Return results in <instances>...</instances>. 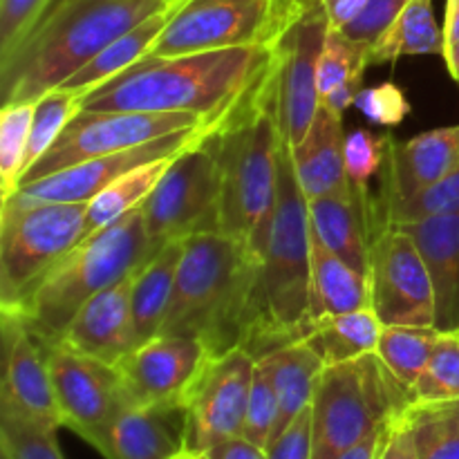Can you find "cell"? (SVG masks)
I'll use <instances>...</instances> for the list:
<instances>
[{
  "instance_id": "83f0119b",
  "label": "cell",
  "mask_w": 459,
  "mask_h": 459,
  "mask_svg": "<svg viewBox=\"0 0 459 459\" xmlns=\"http://www.w3.org/2000/svg\"><path fill=\"white\" fill-rule=\"evenodd\" d=\"M384 327L375 309L363 307L316 318L303 341L318 354L323 366H334L377 352Z\"/></svg>"
},
{
  "instance_id": "2e32d148",
  "label": "cell",
  "mask_w": 459,
  "mask_h": 459,
  "mask_svg": "<svg viewBox=\"0 0 459 459\" xmlns=\"http://www.w3.org/2000/svg\"><path fill=\"white\" fill-rule=\"evenodd\" d=\"M330 22L321 0L300 9L296 21L278 43V115L282 137L290 146L300 143L316 117L318 58L325 45Z\"/></svg>"
},
{
  "instance_id": "f35d334b",
  "label": "cell",
  "mask_w": 459,
  "mask_h": 459,
  "mask_svg": "<svg viewBox=\"0 0 459 459\" xmlns=\"http://www.w3.org/2000/svg\"><path fill=\"white\" fill-rule=\"evenodd\" d=\"M415 402L459 399V330L439 332L433 354L412 388Z\"/></svg>"
},
{
  "instance_id": "52a82bcc",
  "label": "cell",
  "mask_w": 459,
  "mask_h": 459,
  "mask_svg": "<svg viewBox=\"0 0 459 459\" xmlns=\"http://www.w3.org/2000/svg\"><path fill=\"white\" fill-rule=\"evenodd\" d=\"M90 233L85 202L16 191L0 206V312H16L43 278Z\"/></svg>"
},
{
  "instance_id": "277c9868",
  "label": "cell",
  "mask_w": 459,
  "mask_h": 459,
  "mask_svg": "<svg viewBox=\"0 0 459 459\" xmlns=\"http://www.w3.org/2000/svg\"><path fill=\"white\" fill-rule=\"evenodd\" d=\"M209 139L220 175V233L242 242L260 263L276 204L282 143L276 74Z\"/></svg>"
},
{
  "instance_id": "603a6c76",
  "label": "cell",
  "mask_w": 459,
  "mask_h": 459,
  "mask_svg": "<svg viewBox=\"0 0 459 459\" xmlns=\"http://www.w3.org/2000/svg\"><path fill=\"white\" fill-rule=\"evenodd\" d=\"M184 412L126 406L94 446L106 459H173L184 451Z\"/></svg>"
},
{
  "instance_id": "816d5d0a",
  "label": "cell",
  "mask_w": 459,
  "mask_h": 459,
  "mask_svg": "<svg viewBox=\"0 0 459 459\" xmlns=\"http://www.w3.org/2000/svg\"><path fill=\"white\" fill-rule=\"evenodd\" d=\"M444 61H446V67L448 72H451L453 79L459 83V36L455 40H451V43L444 45Z\"/></svg>"
},
{
  "instance_id": "5bb4252c",
  "label": "cell",
  "mask_w": 459,
  "mask_h": 459,
  "mask_svg": "<svg viewBox=\"0 0 459 459\" xmlns=\"http://www.w3.org/2000/svg\"><path fill=\"white\" fill-rule=\"evenodd\" d=\"M45 352L63 429H70L94 448L115 417L128 406L117 368L63 343L45 345Z\"/></svg>"
},
{
  "instance_id": "cb8c5ba5",
  "label": "cell",
  "mask_w": 459,
  "mask_h": 459,
  "mask_svg": "<svg viewBox=\"0 0 459 459\" xmlns=\"http://www.w3.org/2000/svg\"><path fill=\"white\" fill-rule=\"evenodd\" d=\"M345 137L343 115L318 106L316 117L300 143L291 148L296 179L307 200L327 195L332 191L348 186L345 173Z\"/></svg>"
},
{
  "instance_id": "ac0fdd59",
  "label": "cell",
  "mask_w": 459,
  "mask_h": 459,
  "mask_svg": "<svg viewBox=\"0 0 459 459\" xmlns=\"http://www.w3.org/2000/svg\"><path fill=\"white\" fill-rule=\"evenodd\" d=\"M0 330L4 354L0 406L13 408L49 429H63V415L54 394L45 345L13 314L0 316Z\"/></svg>"
},
{
  "instance_id": "7c38bea8",
  "label": "cell",
  "mask_w": 459,
  "mask_h": 459,
  "mask_svg": "<svg viewBox=\"0 0 459 459\" xmlns=\"http://www.w3.org/2000/svg\"><path fill=\"white\" fill-rule=\"evenodd\" d=\"M213 354L193 336H155L117 363L128 406L184 412Z\"/></svg>"
},
{
  "instance_id": "e0dca14e",
  "label": "cell",
  "mask_w": 459,
  "mask_h": 459,
  "mask_svg": "<svg viewBox=\"0 0 459 459\" xmlns=\"http://www.w3.org/2000/svg\"><path fill=\"white\" fill-rule=\"evenodd\" d=\"M215 128L218 126H200V128L182 130V133L152 139V142L128 148V151L94 157V160L81 161V164L70 166V169L58 170L49 178L25 184L18 191L27 193L31 197H40V200L85 202V204H90L99 193L106 191L110 184H115L117 179L124 178L133 169L146 164V161L160 160V157L179 155V152L188 151L195 143H200L202 139L209 137Z\"/></svg>"
},
{
  "instance_id": "d590c367",
  "label": "cell",
  "mask_w": 459,
  "mask_h": 459,
  "mask_svg": "<svg viewBox=\"0 0 459 459\" xmlns=\"http://www.w3.org/2000/svg\"><path fill=\"white\" fill-rule=\"evenodd\" d=\"M36 101L9 103L0 110V197L18 191L30 143Z\"/></svg>"
},
{
  "instance_id": "bcb514c9",
  "label": "cell",
  "mask_w": 459,
  "mask_h": 459,
  "mask_svg": "<svg viewBox=\"0 0 459 459\" xmlns=\"http://www.w3.org/2000/svg\"><path fill=\"white\" fill-rule=\"evenodd\" d=\"M377 459H420L417 457L415 442H412V435L408 430L403 417H394L388 426V433H385V442L381 446V453Z\"/></svg>"
},
{
  "instance_id": "30bf717a",
  "label": "cell",
  "mask_w": 459,
  "mask_h": 459,
  "mask_svg": "<svg viewBox=\"0 0 459 459\" xmlns=\"http://www.w3.org/2000/svg\"><path fill=\"white\" fill-rule=\"evenodd\" d=\"M200 126H220L193 112H146V110H79L72 117L49 151L22 175L21 186L49 178L81 161L112 155L142 146L152 139ZM18 186V188H21Z\"/></svg>"
},
{
  "instance_id": "f1b7e54d",
  "label": "cell",
  "mask_w": 459,
  "mask_h": 459,
  "mask_svg": "<svg viewBox=\"0 0 459 459\" xmlns=\"http://www.w3.org/2000/svg\"><path fill=\"white\" fill-rule=\"evenodd\" d=\"M264 359L272 366L278 394V421L273 429V437H276L312 403L316 379L325 366L305 341L273 350L264 354Z\"/></svg>"
},
{
  "instance_id": "8d00e7d4",
  "label": "cell",
  "mask_w": 459,
  "mask_h": 459,
  "mask_svg": "<svg viewBox=\"0 0 459 459\" xmlns=\"http://www.w3.org/2000/svg\"><path fill=\"white\" fill-rule=\"evenodd\" d=\"M81 101H83V94L67 88L49 90V92H45L43 97L36 101L22 175H25L27 170L49 151V146H52L54 142H56L58 134H61L63 130H65V126L72 121V117L81 110Z\"/></svg>"
},
{
  "instance_id": "74e56055",
  "label": "cell",
  "mask_w": 459,
  "mask_h": 459,
  "mask_svg": "<svg viewBox=\"0 0 459 459\" xmlns=\"http://www.w3.org/2000/svg\"><path fill=\"white\" fill-rule=\"evenodd\" d=\"M0 459H65L56 429L39 424L18 411L0 406Z\"/></svg>"
},
{
  "instance_id": "d6986e66",
  "label": "cell",
  "mask_w": 459,
  "mask_h": 459,
  "mask_svg": "<svg viewBox=\"0 0 459 459\" xmlns=\"http://www.w3.org/2000/svg\"><path fill=\"white\" fill-rule=\"evenodd\" d=\"M58 343L108 366H117L126 354L139 348L133 318V276L90 299Z\"/></svg>"
},
{
  "instance_id": "f6af8a7d",
  "label": "cell",
  "mask_w": 459,
  "mask_h": 459,
  "mask_svg": "<svg viewBox=\"0 0 459 459\" xmlns=\"http://www.w3.org/2000/svg\"><path fill=\"white\" fill-rule=\"evenodd\" d=\"M267 459H314L312 403L264 446Z\"/></svg>"
},
{
  "instance_id": "ab89813d",
  "label": "cell",
  "mask_w": 459,
  "mask_h": 459,
  "mask_svg": "<svg viewBox=\"0 0 459 459\" xmlns=\"http://www.w3.org/2000/svg\"><path fill=\"white\" fill-rule=\"evenodd\" d=\"M278 421V394L273 385L272 366L264 357L255 359L254 379H251L249 402H247L245 417V435L251 442L267 446L269 439L273 437V429Z\"/></svg>"
},
{
  "instance_id": "836d02e7",
  "label": "cell",
  "mask_w": 459,
  "mask_h": 459,
  "mask_svg": "<svg viewBox=\"0 0 459 459\" xmlns=\"http://www.w3.org/2000/svg\"><path fill=\"white\" fill-rule=\"evenodd\" d=\"M439 330L433 325H385L377 354L390 372L412 393L426 370Z\"/></svg>"
},
{
  "instance_id": "c3c4849f",
  "label": "cell",
  "mask_w": 459,
  "mask_h": 459,
  "mask_svg": "<svg viewBox=\"0 0 459 459\" xmlns=\"http://www.w3.org/2000/svg\"><path fill=\"white\" fill-rule=\"evenodd\" d=\"M366 3L368 0H321L330 30H343L352 18H357Z\"/></svg>"
},
{
  "instance_id": "8992f818",
  "label": "cell",
  "mask_w": 459,
  "mask_h": 459,
  "mask_svg": "<svg viewBox=\"0 0 459 459\" xmlns=\"http://www.w3.org/2000/svg\"><path fill=\"white\" fill-rule=\"evenodd\" d=\"M157 251L160 247L152 245L143 227L142 209L130 211L106 229L88 233L12 314L40 343H58L90 299L134 276Z\"/></svg>"
},
{
  "instance_id": "4fadbf2b",
  "label": "cell",
  "mask_w": 459,
  "mask_h": 459,
  "mask_svg": "<svg viewBox=\"0 0 459 459\" xmlns=\"http://www.w3.org/2000/svg\"><path fill=\"white\" fill-rule=\"evenodd\" d=\"M370 307L384 325H433L435 291L420 247L408 231L385 227L370 245Z\"/></svg>"
},
{
  "instance_id": "5b68a950",
  "label": "cell",
  "mask_w": 459,
  "mask_h": 459,
  "mask_svg": "<svg viewBox=\"0 0 459 459\" xmlns=\"http://www.w3.org/2000/svg\"><path fill=\"white\" fill-rule=\"evenodd\" d=\"M312 227L307 197L296 179L291 148L282 137L278 152V186L267 247L258 263L254 330L247 352L255 359L303 341L312 325Z\"/></svg>"
},
{
  "instance_id": "8fae6325",
  "label": "cell",
  "mask_w": 459,
  "mask_h": 459,
  "mask_svg": "<svg viewBox=\"0 0 459 459\" xmlns=\"http://www.w3.org/2000/svg\"><path fill=\"white\" fill-rule=\"evenodd\" d=\"M209 137L184 151L139 206L148 238L160 249L197 233L220 231V175Z\"/></svg>"
},
{
  "instance_id": "f5cc1de1",
  "label": "cell",
  "mask_w": 459,
  "mask_h": 459,
  "mask_svg": "<svg viewBox=\"0 0 459 459\" xmlns=\"http://www.w3.org/2000/svg\"><path fill=\"white\" fill-rule=\"evenodd\" d=\"M173 459H191V453L182 451V453H179V455H178V457H173Z\"/></svg>"
},
{
  "instance_id": "3957f363",
  "label": "cell",
  "mask_w": 459,
  "mask_h": 459,
  "mask_svg": "<svg viewBox=\"0 0 459 459\" xmlns=\"http://www.w3.org/2000/svg\"><path fill=\"white\" fill-rule=\"evenodd\" d=\"M255 276L258 263L236 238L220 231L186 238L160 334L200 339L213 357L247 350Z\"/></svg>"
},
{
  "instance_id": "f907efd6",
  "label": "cell",
  "mask_w": 459,
  "mask_h": 459,
  "mask_svg": "<svg viewBox=\"0 0 459 459\" xmlns=\"http://www.w3.org/2000/svg\"><path fill=\"white\" fill-rule=\"evenodd\" d=\"M459 36V0L446 3V21H444V45Z\"/></svg>"
},
{
  "instance_id": "11a10c76",
  "label": "cell",
  "mask_w": 459,
  "mask_h": 459,
  "mask_svg": "<svg viewBox=\"0 0 459 459\" xmlns=\"http://www.w3.org/2000/svg\"><path fill=\"white\" fill-rule=\"evenodd\" d=\"M191 459H204L202 455H191Z\"/></svg>"
},
{
  "instance_id": "1f68e13d",
  "label": "cell",
  "mask_w": 459,
  "mask_h": 459,
  "mask_svg": "<svg viewBox=\"0 0 459 459\" xmlns=\"http://www.w3.org/2000/svg\"><path fill=\"white\" fill-rule=\"evenodd\" d=\"M179 155H182V152H179ZM179 155L160 157V160L146 161V164L137 166V169H133L130 173H126L124 178L117 179L115 184H110L103 193H99V195L88 204L90 233L99 231V229H106L108 224L117 222V220H121L124 215H128L130 211L139 209V206L151 197V193L155 191L160 179L164 178L166 170L170 169V164H173Z\"/></svg>"
},
{
  "instance_id": "7a4b0ae2",
  "label": "cell",
  "mask_w": 459,
  "mask_h": 459,
  "mask_svg": "<svg viewBox=\"0 0 459 459\" xmlns=\"http://www.w3.org/2000/svg\"><path fill=\"white\" fill-rule=\"evenodd\" d=\"M178 0H54L30 34L0 58V101H39L112 40Z\"/></svg>"
},
{
  "instance_id": "7bdbcfd3",
  "label": "cell",
  "mask_w": 459,
  "mask_h": 459,
  "mask_svg": "<svg viewBox=\"0 0 459 459\" xmlns=\"http://www.w3.org/2000/svg\"><path fill=\"white\" fill-rule=\"evenodd\" d=\"M354 108L361 112L366 119L379 126H399L408 115H411V103L406 94L394 83H381L375 88H361Z\"/></svg>"
},
{
  "instance_id": "ffe728a7",
  "label": "cell",
  "mask_w": 459,
  "mask_h": 459,
  "mask_svg": "<svg viewBox=\"0 0 459 459\" xmlns=\"http://www.w3.org/2000/svg\"><path fill=\"white\" fill-rule=\"evenodd\" d=\"M384 169V188L375 195V218L381 202L415 195L459 169V124L429 130L403 143L390 139Z\"/></svg>"
},
{
  "instance_id": "d4e9b609",
  "label": "cell",
  "mask_w": 459,
  "mask_h": 459,
  "mask_svg": "<svg viewBox=\"0 0 459 459\" xmlns=\"http://www.w3.org/2000/svg\"><path fill=\"white\" fill-rule=\"evenodd\" d=\"M370 307V278L366 272L327 249L312 233V287H309V316L354 312Z\"/></svg>"
},
{
  "instance_id": "f546056e",
  "label": "cell",
  "mask_w": 459,
  "mask_h": 459,
  "mask_svg": "<svg viewBox=\"0 0 459 459\" xmlns=\"http://www.w3.org/2000/svg\"><path fill=\"white\" fill-rule=\"evenodd\" d=\"M368 65H370V49L350 40L343 31H327L318 58V99L323 106L339 115L354 106Z\"/></svg>"
},
{
  "instance_id": "7402d4cb",
  "label": "cell",
  "mask_w": 459,
  "mask_h": 459,
  "mask_svg": "<svg viewBox=\"0 0 459 459\" xmlns=\"http://www.w3.org/2000/svg\"><path fill=\"white\" fill-rule=\"evenodd\" d=\"M429 267L435 291V327L459 330V213L403 224Z\"/></svg>"
},
{
  "instance_id": "6da1fadb",
  "label": "cell",
  "mask_w": 459,
  "mask_h": 459,
  "mask_svg": "<svg viewBox=\"0 0 459 459\" xmlns=\"http://www.w3.org/2000/svg\"><path fill=\"white\" fill-rule=\"evenodd\" d=\"M276 67L278 45L146 56L90 90L81 110L193 112L222 124L273 79Z\"/></svg>"
},
{
  "instance_id": "7dc6e473",
  "label": "cell",
  "mask_w": 459,
  "mask_h": 459,
  "mask_svg": "<svg viewBox=\"0 0 459 459\" xmlns=\"http://www.w3.org/2000/svg\"><path fill=\"white\" fill-rule=\"evenodd\" d=\"M204 459H267V451L260 444L251 442L245 435H236L224 442L215 444L213 448L202 455Z\"/></svg>"
},
{
  "instance_id": "9c48e42d",
  "label": "cell",
  "mask_w": 459,
  "mask_h": 459,
  "mask_svg": "<svg viewBox=\"0 0 459 459\" xmlns=\"http://www.w3.org/2000/svg\"><path fill=\"white\" fill-rule=\"evenodd\" d=\"M300 9L299 0H186L148 56L276 48Z\"/></svg>"
},
{
  "instance_id": "4316f807",
  "label": "cell",
  "mask_w": 459,
  "mask_h": 459,
  "mask_svg": "<svg viewBox=\"0 0 459 459\" xmlns=\"http://www.w3.org/2000/svg\"><path fill=\"white\" fill-rule=\"evenodd\" d=\"M184 240L161 247L133 276V318L139 345L160 336L173 299Z\"/></svg>"
},
{
  "instance_id": "681fc988",
  "label": "cell",
  "mask_w": 459,
  "mask_h": 459,
  "mask_svg": "<svg viewBox=\"0 0 459 459\" xmlns=\"http://www.w3.org/2000/svg\"><path fill=\"white\" fill-rule=\"evenodd\" d=\"M388 426L390 424H385V426H381V429L372 430L368 437H363L361 442L354 444V446H350L348 451L341 453V455L336 459H377V457H379V453H381V446H384V442H385V433H388Z\"/></svg>"
},
{
  "instance_id": "e575fe53",
  "label": "cell",
  "mask_w": 459,
  "mask_h": 459,
  "mask_svg": "<svg viewBox=\"0 0 459 459\" xmlns=\"http://www.w3.org/2000/svg\"><path fill=\"white\" fill-rule=\"evenodd\" d=\"M451 213H459V169L415 195L381 202L377 209V224L381 231L385 227H403Z\"/></svg>"
},
{
  "instance_id": "44dd1931",
  "label": "cell",
  "mask_w": 459,
  "mask_h": 459,
  "mask_svg": "<svg viewBox=\"0 0 459 459\" xmlns=\"http://www.w3.org/2000/svg\"><path fill=\"white\" fill-rule=\"evenodd\" d=\"M307 211L314 236L359 272L368 273L370 245L377 236L375 209L370 202L348 184L339 191L307 200Z\"/></svg>"
},
{
  "instance_id": "4dcf8cb0",
  "label": "cell",
  "mask_w": 459,
  "mask_h": 459,
  "mask_svg": "<svg viewBox=\"0 0 459 459\" xmlns=\"http://www.w3.org/2000/svg\"><path fill=\"white\" fill-rule=\"evenodd\" d=\"M421 54H444V27L435 18L433 0H408L394 25L370 49V65Z\"/></svg>"
},
{
  "instance_id": "ee69618b",
  "label": "cell",
  "mask_w": 459,
  "mask_h": 459,
  "mask_svg": "<svg viewBox=\"0 0 459 459\" xmlns=\"http://www.w3.org/2000/svg\"><path fill=\"white\" fill-rule=\"evenodd\" d=\"M54 0H0V58L7 56Z\"/></svg>"
},
{
  "instance_id": "9a60e30c",
  "label": "cell",
  "mask_w": 459,
  "mask_h": 459,
  "mask_svg": "<svg viewBox=\"0 0 459 459\" xmlns=\"http://www.w3.org/2000/svg\"><path fill=\"white\" fill-rule=\"evenodd\" d=\"M255 357L238 348L215 357L184 408V451L204 455L215 444L242 435Z\"/></svg>"
},
{
  "instance_id": "d6a6232c",
  "label": "cell",
  "mask_w": 459,
  "mask_h": 459,
  "mask_svg": "<svg viewBox=\"0 0 459 459\" xmlns=\"http://www.w3.org/2000/svg\"><path fill=\"white\" fill-rule=\"evenodd\" d=\"M420 459H459V399L412 402L402 412Z\"/></svg>"
},
{
  "instance_id": "60d3db41",
  "label": "cell",
  "mask_w": 459,
  "mask_h": 459,
  "mask_svg": "<svg viewBox=\"0 0 459 459\" xmlns=\"http://www.w3.org/2000/svg\"><path fill=\"white\" fill-rule=\"evenodd\" d=\"M390 137H377L370 130H352L345 137V173L350 184L375 206V193L370 182L384 170L388 157Z\"/></svg>"
},
{
  "instance_id": "b9f144b4",
  "label": "cell",
  "mask_w": 459,
  "mask_h": 459,
  "mask_svg": "<svg viewBox=\"0 0 459 459\" xmlns=\"http://www.w3.org/2000/svg\"><path fill=\"white\" fill-rule=\"evenodd\" d=\"M406 4L408 0H368L366 7L357 13V18H352L339 31H343L350 40H354L361 48L372 49L384 39L385 31L394 25Z\"/></svg>"
},
{
  "instance_id": "ba28073f",
  "label": "cell",
  "mask_w": 459,
  "mask_h": 459,
  "mask_svg": "<svg viewBox=\"0 0 459 459\" xmlns=\"http://www.w3.org/2000/svg\"><path fill=\"white\" fill-rule=\"evenodd\" d=\"M415 402L377 352L325 366L312 397L314 459H336Z\"/></svg>"
},
{
  "instance_id": "db71d44e",
  "label": "cell",
  "mask_w": 459,
  "mask_h": 459,
  "mask_svg": "<svg viewBox=\"0 0 459 459\" xmlns=\"http://www.w3.org/2000/svg\"><path fill=\"white\" fill-rule=\"evenodd\" d=\"M299 3L303 4V7H305V4H309V3H316V0H299Z\"/></svg>"
},
{
  "instance_id": "484cf974",
  "label": "cell",
  "mask_w": 459,
  "mask_h": 459,
  "mask_svg": "<svg viewBox=\"0 0 459 459\" xmlns=\"http://www.w3.org/2000/svg\"><path fill=\"white\" fill-rule=\"evenodd\" d=\"M184 3H186V0H178V3H173L170 7L148 16L146 21L134 25L133 30L126 31V34L119 36L117 40H112L103 52H99L88 65H83L74 76H70L61 88L74 90V92H81L85 97L90 90L99 88L101 83L110 81L112 76L121 74L126 67L134 65V63H139L142 58H146L148 54H151V49L155 48L157 39L164 34L169 22L173 21V16L178 13V9L182 7Z\"/></svg>"
}]
</instances>
